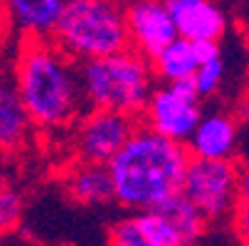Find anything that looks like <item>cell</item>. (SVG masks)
<instances>
[{
	"label": "cell",
	"instance_id": "cell-21",
	"mask_svg": "<svg viewBox=\"0 0 249 246\" xmlns=\"http://www.w3.org/2000/svg\"><path fill=\"white\" fill-rule=\"evenodd\" d=\"M242 45H244V54H247V74H249V17L242 25Z\"/></svg>",
	"mask_w": 249,
	"mask_h": 246
},
{
	"label": "cell",
	"instance_id": "cell-12",
	"mask_svg": "<svg viewBox=\"0 0 249 246\" xmlns=\"http://www.w3.org/2000/svg\"><path fill=\"white\" fill-rule=\"evenodd\" d=\"M64 5V0H10L3 5V17L25 40H52Z\"/></svg>",
	"mask_w": 249,
	"mask_h": 246
},
{
	"label": "cell",
	"instance_id": "cell-6",
	"mask_svg": "<svg viewBox=\"0 0 249 246\" xmlns=\"http://www.w3.org/2000/svg\"><path fill=\"white\" fill-rule=\"evenodd\" d=\"M200 96L193 82L183 84H158L148 106L141 116V126L153 131L156 135L188 146L195 128L202 121Z\"/></svg>",
	"mask_w": 249,
	"mask_h": 246
},
{
	"label": "cell",
	"instance_id": "cell-7",
	"mask_svg": "<svg viewBox=\"0 0 249 246\" xmlns=\"http://www.w3.org/2000/svg\"><path fill=\"white\" fill-rule=\"evenodd\" d=\"M138 126L141 123L136 118H128L124 114L89 109L72 128V153L77 163L109 167V163L128 143Z\"/></svg>",
	"mask_w": 249,
	"mask_h": 246
},
{
	"label": "cell",
	"instance_id": "cell-15",
	"mask_svg": "<svg viewBox=\"0 0 249 246\" xmlns=\"http://www.w3.org/2000/svg\"><path fill=\"white\" fill-rule=\"evenodd\" d=\"M151 64L160 84H183V82H193L195 72L200 69V57L193 42L178 37Z\"/></svg>",
	"mask_w": 249,
	"mask_h": 246
},
{
	"label": "cell",
	"instance_id": "cell-9",
	"mask_svg": "<svg viewBox=\"0 0 249 246\" xmlns=\"http://www.w3.org/2000/svg\"><path fill=\"white\" fill-rule=\"evenodd\" d=\"M126 25L131 34V49L151 62L180 37L168 5L158 0H138L126 5Z\"/></svg>",
	"mask_w": 249,
	"mask_h": 246
},
{
	"label": "cell",
	"instance_id": "cell-2",
	"mask_svg": "<svg viewBox=\"0 0 249 246\" xmlns=\"http://www.w3.org/2000/svg\"><path fill=\"white\" fill-rule=\"evenodd\" d=\"M190 160L193 155L188 146L165 140L138 126L128 143L109 163L116 202L136 214L163 207L173 197L183 195Z\"/></svg>",
	"mask_w": 249,
	"mask_h": 246
},
{
	"label": "cell",
	"instance_id": "cell-19",
	"mask_svg": "<svg viewBox=\"0 0 249 246\" xmlns=\"http://www.w3.org/2000/svg\"><path fill=\"white\" fill-rule=\"evenodd\" d=\"M232 229L237 234V239L242 241V246H249V212L247 209H237V214L232 219Z\"/></svg>",
	"mask_w": 249,
	"mask_h": 246
},
{
	"label": "cell",
	"instance_id": "cell-16",
	"mask_svg": "<svg viewBox=\"0 0 249 246\" xmlns=\"http://www.w3.org/2000/svg\"><path fill=\"white\" fill-rule=\"evenodd\" d=\"M106 244L109 246H163V244L153 241L143 229L138 227L136 214L114 222L111 229H109V239H106Z\"/></svg>",
	"mask_w": 249,
	"mask_h": 246
},
{
	"label": "cell",
	"instance_id": "cell-11",
	"mask_svg": "<svg viewBox=\"0 0 249 246\" xmlns=\"http://www.w3.org/2000/svg\"><path fill=\"white\" fill-rule=\"evenodd\" d=\"M239 143V126L225 111L205 114L195 128L188 150L200 160H232Z\"/></svg>",
	"mask_w": 249,
	"mask_h": 246
},
{
	"label": "cell",
	"instance_id": "cell-5",
	"mask_svg": "<svg viewBox=\"0 0 249 246\" xmlns=\"http://www.w3.org/2000/svg\"><path fill=\"white\" fill-rule=\"evenodd\" d=\"M242 167L234 160H200L193 158L183 195L195 204L207 224L232 222L239 209Z\"/></svg>",
	"mask_w": 249,
	"mask_h": 246
},
{
	"label": "cell",
	"instance_id": "cell-14",
	"mask_svg": "<svg viewBox=\"0 0 249 246\" xmlns=\"http://www.w3.org/2000/svg\"><path fill=\"white\" fill-rule=\"evenodd\" d=\"M64 192L69 199L82 207H99L116 202L111 172L104 165L74 163L64 175Z\"/></svg>",
	"mask_w": 249,
	"mask_h": 246
},
{
	"label": "cell",
	"instance_id": "cell-8",
	"mask_svg": "<svg viewBox=\"0 0 249 246\" xmlns=\"http://www.w3.org/2000/svg\"><path fill=\"white\" fill-rule=\"evenodd\" d=\"M136 219L141 229L163 246H193L207 227L205 217L185 195L173 197L153 212H141Z\"/></svg>",
	"mask_w": 249,
	"mask_h": 246
},
{
	"label": "cell",
	"instance_id": "cell-23",
	"mask_svg": "<svg viewBox=\"0 0 249 246\" xmlns=\"http://www.w3.org/2000/svg\"><path fill=\"white\" fill-rule=\"evenodd\" d=\"M0 13H3V5H0ZM0 17H3V15H0Z\"/></svg>",
	"mask_w": 249,
	"mask_h": 246
},
{
	"label": "cell",
	"instance_id": "cell-17",
	"mask_svg": "<svg viewBox=\"0 0 249 246\" xmlns=\"http://www.w3.org/2000/svg\"><path fill=\"white\" fill-rule=\"evenodd\" d=\"M225 74H227V64H225L222 57L200 64V69H197L195 77H193V84H195V91H197L200 101H202V98H210V96H215V94L222 89Z\"/></svg>",
	"mask_w": 249,
	"mask_h": 246
},
{
	"label": "cell",
	"instance_id": "cell-22",
	"mask_svg": "<svg viewBox=\"0 0 249 246\" xmlns=\"http://www.w3.org/2000/svg\"><path fill=\"white\" fill-rule=\"evenodd\" d=\"M5 187H10V185H8V172H5L3 165H0V192H3Z\"/></svg>",
	"mask_w": 249,
	"mask_h": 246
},
{
	"label": "cell",
	"instance_id": "cell-20",
	"mask_svg": "<svg viewBox=\"0 0 249 246\" xmlns=\"http://www.w3.org/2000/svg\"><path fill=\"white\" fill-rule=\"evenodd\" d=\"M239 207L249 212V165L242 167V180H239Z\"/></svg>",
	"mask_w": 249,
	"mask_h": 246
},
{
	"label": "cell",
	"instance_id": "cell-18",
	"mask_svg": "<svg viewBox=\"0 0 249 246\" xmlns=\"http://www.w3.org/2000/svg\"><path fill=\"white\" fill-rule=\"evenodd\" d=\"M25 212V199L15 187H5L0 192V234H5L18 227Z\"/></svg>",
	"mask_w": 249,
	"mask_h": 246
},
{
	"label": "cell",
	"instance_id": "cell-3",
	"mask_svg": "<svg viewBox=\"0 0 249 246\" xmlns=\"http://www.w3.org/2000/svg\"><path fill=\"white\" fill-rule=\"evenodd\" d=\"M82 86L89 109L114 111L138 121L158 84L151 59L128 49L124 54L84 62Z\"/></svg>",
	"mask_w": 249,
	"mask_h": 246
},
{
	"label": "cell",
	"instance_id": "cell-1",
	"mask_svg": "<svg viewBox=\"0 0 249 246\" xmlns=\"http://www.w3.org/2000/svg\"><path fill=\"white\" fill-rule=\"evenodd\" d=\"M13 84L40 131L74 128L84 109L89 111L82 64L52 40H25L20 45L13 64Z\"/></svg>",
	"mask_w": 249,
	"mask_h": 246
},
{
	"label": "cell",
	"instance_id": "cell-10",
	"mask_svg": "<svg viewBox=\"0 0 249 246\" xmlns=\"http://www.w3.org/2000/svg\"><path fill=\"white\" fill-rule=\"evenodd\" d=\"M168 10L183 40L200 42H217L230 30V15L222 5L212 0H168Z\"/></svg>",
	"mask_w": 249,
	"mask_h": 246
},
{
	"label": "cell",
	"instance_id": "cell-4",
	"mask_svg": "<svg viewBox=\"0 0 249 246\" xmlns=\"http://www.w3.org/2000/svg\"><path fill=\"white\" fill-rule=\"evenodd\" d=\"M52 42L74 62H94L131 49L126 5L109 0H69Z\"/></svg>",
	"mask_w": 249,
	"mask_h": 246
},
{
	"label": "cell",
	"instance_id": "cell-13",
	"mask_svg": "<svg viewBox=\"0 0 249 246\" xmlns=\"http://www.w3.org/2000/svg\"><path fill=\"white\" fill-rule=\"evenodd\" d=\"M35 123L13 82L0 79V155H18L32 140Z\"/></svg>",
	"mask_w": 249,
	"mask_h": 246
}]
</instances>
